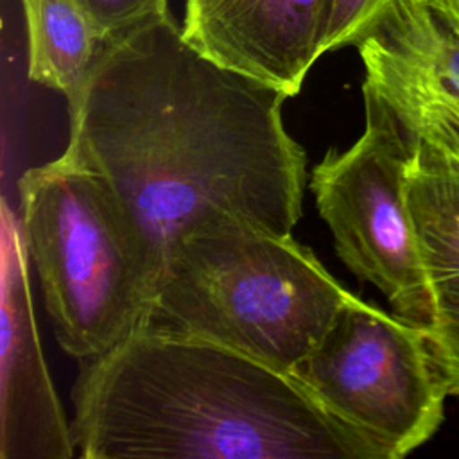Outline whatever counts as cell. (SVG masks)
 I'll list each match as a JSON object with an SVG mask.
<instances>
[{"label":"cell","instance_id":"cell-9","mask_svg":"<svg viewBox=\"0 0 459 459\" xmlns=\"http://www.w3.org/2000/svg\"><path fill=\"white\" fill-rule=\"evenodd\" d=\"M332 0H186L183 34L217 65L287 97L325 54Z\"/></svg>","mask_w":459,"mask_h":459},{"label":"cell","instance_id":"cell-15","mask_svg":"<svg viewBox=\"0 0 459 459\" xmlns=\"http://www.w3.org/2000/svg\"><path fill=\"white\" fill-rule=\"evenodd\" d=\"M448 2H450V4H452V7L459 13V0H448Z\"/></svg>","mask_w":459,"mask_h":459},{"label":"cell","instance_id":"cell-8","mask_svg":"<svg viewBox=\"0 0 459 459\" xmlns=\"http://www.w3.org/2000/svg\"><path fill=\"white\" fill-rule=\"evenodd\" d=\"M20 224L4 203L0 457L70 459L72 423L56 394L38 337Z\"/></svg>","mask_w":459,"mask_h":459},{"label":"cell","instance_id":"cell-1","mask_svg":"<svg viewBox=\"0 0 459 459\" xmlns=\"http://www.w3.org/2000/svg\"><path fill=\"white\" fill-rule=\"evenodd\" d=\"M287 99L203 56L170 14L102 45L66 102L65 152L111 183L160 262L178 235L213 217L289 235L307 172L281 120Z\"/></svg>","mask_w":459,"mask_h":459},{"label":"cell","instance_id":"cell-12","mask_svg":"<svg viewBox=\"0 0 459 459\" xmlns=\"http://www.w3.org/2000/svg\"><path fill=\"white\" fill-rule=\"evenodd\" d=\"M102 43L170 16L169 0H79Z\"/></svg>","mask_w":459,"mask_h":459},{"label":"cell","instance_id":"cell-2","mask_svg":"<svg viewBox=\"0 0 459 459\" xmlns=\"http://www.w3.org/2000/svg\"><path fill=\"white\" fill-rule=\"evenodd\" d=\"M72 402L86 459H377L290 373L152 325L81 362Z\"/></svg>","mask_w":459,"mask_h":459},{"label":"cell","instance_id":"cell-4","mask_svg":"<svg viewBox=\"0 0 459 459\" xmlns=\"http://www.w3.org/2000/svg\"><path fill=\"white\" fill-rule=\"evenodd\" d=\"M18 192L22 240L59 346L84 362L147 326L161 262L111 183L63 152L27 169Z\"/></svg>","mask_w":459,"mask_h":459},{"label":"cell","instance_id":"cell-6","mask_svg":"<svg viewBox=\"0 0 459 459\" xmlns=\"http://www.w3.org/2000/svg\"><path fill=\"white\" fill-rule=\"evenodd\" d=\"M362 97V134L350 149L325 154L312 169L310 190L344 265L373 283L396 316L429 328L437 296L407 204L411 138L378 97Z\"/></svg>","mask_w":459,"mask_h":459},{"label":"cell","instance_id":"cell-5","mask_svg":"<svg viewBox=\"0 0 459 459\" xmlns=\"http://www.w3.org/2000/svg\"><path fill=\"white\" fill-rule=\"evenodd\" d=\"M290 375L377 459H402L425 445L450 394L427 330L357 296Z\"/></svg>","mask_w":459,"mask_h":459},{"label":"cell","instance_id":"cell-7","mask_svg":"<svg viewBox=\"0 0 459 459\" xmlns=\"http://www.w3.org/2000/svg\"><path fill=\"white\" fill-rule=\"evenodd\" d=\"M355 47L362 91L400 118L437 124L459 145V13L448 0H391Z\"/></svg>","mask_w":459,"mask_h":459},{"label":"cell","instance_id":"cell-11","mask_svg":"<svg viewBox=\"0 0 459 459\" xmlns=\"http://www.w3.org/2000/svg\"><path fill=\"white\" fill-rule=\"evenodd\" d=\"M27 27V75L74 100L102 50L79 0H22Z\"/></svg>","mask_w":459,"mask_h":459},{"label":"cell","instance_id":"cell-3","mask_svg":"<svg viewBox=\"0 0 459 459\" xmlns=\"http://www.w3.org/2000/svg\"><path fill=\"white\" fill-rule=\"evenodd\" d=\"M353 298L292 233L222 215L169 244L149 325L290 373Z\"/></svg>","mask_w":459,"mask_h":459},{"label":"cell","instance_id":"cell-13","mask_svg":"<svg viewBox=\"0 0 459 459\" xmlns=\"http://www.w3.org/2000/svg\"><path fill=\"white\" fill-rule=\"evenodd\" d=\"M391 0H332L323 52L357 45L378 22Z\"/></svg>","mask_w":459,"mask_h":459},{"label":"cell","instance_id":"cell-10","mask_svg":"<svg viewBox=\"0 0 459 459\" xmlns=\"http://www.w3.org/2000/svg\"><path fill=\"white\" fill-rule=\"evenodd\" d=\"M396 118L411 138L405 194L427 276L437 299L459 294V145L434 122Z\"/></svg>","mask_w":459,"mask_h":459},{"label":"cell","instance_id":"cell-14","mask_svg":"<svg viewBox=\"0 0 459 459\" xmlns=\"http://www.w3.org/2000/svg\"><path fill=\"white\" fill-rule=\"evenodd\" d=\"M425 330L448 393L459 396V294L437 299L436 319Z\"/></svg>","mask_w":459,"mask_h":459}]
</instances>
